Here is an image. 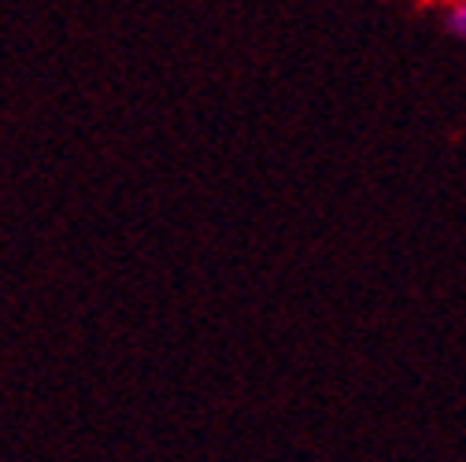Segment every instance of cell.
Masks as SVG:
<instances>
[{"instance_id": "cell-1", "label": "cell", "mask_w": 466, "mask_h": 462, "mask_svg": "<svg viewBox=\"0 0 466 462\" xmlns=\"http://www.w3.org/2000/svg\"><path fill=\"white\" fill-rule=\"evenodd\" d=\"M448 30L466 41V0H448Z\"/></svg>"}]
</instances>
